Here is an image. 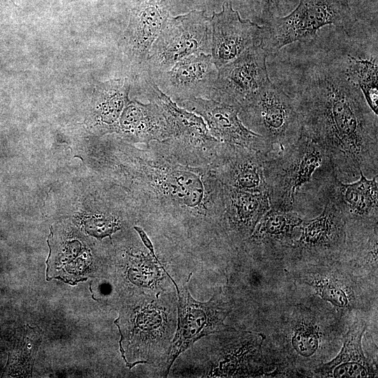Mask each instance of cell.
Here are the masks:
<instances>
[{
  "instance_id": "3",
  "label": "cell",
  "mask_w": 378,
  "mask_h": 378,
  "mask_svg": "<svg viewBox=\"0 0 378 378\" xmlns=\"http://www.w3.org/2000/svg\"><path fill=\"white\" fill-rule=\"evenodd\" d=\"M356 22L349 0H300L288 15H274L265 22L259 43L268 55H274L289 44L313 39L326 25L349 34Z\"/></svg>"
},
{
  "instance_id": "12",
  "label": "cell",
  "mask_w": 378,
  "mask_h": 378,
  "mask_svg": "<svg viewBox=\"0 0 378 378\" xmlns=\"http://www.w3.org/2000/svg\"><path fill=\"white\" fill-rule=\"evenodd\" d=\"M210 23L211 55L218 69L260 43L262 26L242 19L230 2L225 1L221 11L213 13Z\"/></svg>"
},
{
  "instance_id": "27",
  "label": "cell",
  "mask_w": 378,
  "mask_h": 378,
  "mask_svg": "<svg viewBox=\"0 0 378 378\" xmlns=\"http://www.w3.org/2000/svg\"><path fill=\"white\" fill-rule=\"evenodd\" d=\"M332 372L333 377H364L374 374L370 365L360 363H345L336 365L328 373Z\"/></svg>"
},
{
  "instance_id": "19",
  "label": "cell",
  "mask_w": 378,
  "mask_h": 378,
  "mask_svg": "<svg viewBox=\"0 0 378 378\" xmlns=\"http://www.w3.org/2000/svg\"><path fill=\"white\" fill-rule=\"evenodd\" d=\"M121 132L136 141L148 146L171 136V129L162 108L155 102H131L121 120Z\"/></svg>"
},
{
  "instance_id": "15",
  "label": "cell",
  "mask_w": 378,
  "mask_h": 378,
  "mask_svg": "<svg viewBox=\"0 0 378 378\" xmlns=\"http://www.w3.org/2000/svg\"><path fill=\"white\" fill-rule=\"evenodd\" d=\"M330 181V180H329ZM329 181L323 188L326 200L322 212L310 220H303L301 235L292 246L309 251L336 250L346 239V216L333 194Z\"/></svg>"
},
{
  "instance_id": "24",
  "label": "cell",
  "mask_w": 378,
  "mask_h": 378,
  "mask_svg": "<svg viewBox=\"0 0 378 378\" xmlns=\"http://www.w3.org/2000/svg\"><path fill=\"white\" fill-rule=\"evenodd\" d=\"M314 285L319 294L326 300L339 307H347L349 300L345 290L342 288V282L335 278L321 277L314 281Z\"/></svg>"
},
{
  "instance_id": "11",
  "label": "cell",
  "mask_w": 378,
  "mask_h": 378,
  "mask_svg": "<svg viewBox=\"0 0 378 378\" xmlns=\"http://www.w3.org/2000/svg\"><path fill=\"white\" fill-rule=\"evenodd\" d=\"M210 54L186 57L167 71L147 76L174 102L191 98L210 99L218 76Z\"/></svg>"
},
{
  "instance_id": "9",
  "label": "cell",
  "mask_w": 378,
  "mask_h": 378,
  "mask_svg": "<svg viewBox=\"0 0 378 378\" xmlns=\"http://www.w3.org/2000/svg\"><path fill=\"white\" fill-rule=\"evenodd\" d=\"M178 294V327L167 360V374L176 359L201 337L230 327L223 323L230 309L217 295L209 301L200 302L192 298L188 286L179 288Z\"/></svg>"
},
{
  "instance_id": "10",
  "label": "cell",
  "mask_w": 378,
  "mask_h": 378,
  "mask_svg": "<svg viewBox=\"0 0 378 378\" xmlns=\"http://www.w3.org/2000/svg\"><path fill=\"white\" fill-rule=\"evenodd\" d=\"M176 104L201 116L211 135L220 142L248 148L262 153L265 156L272 153L267 141L243 123L237 107L204 98H191Z\"/></svg>"
},
{
  "instance_id": "7",
  "label": "cell",
  "mask_w": 378,
  "mask_h": 378,
  "mask_svg": "<svg viewBox=\"0 0 378 378\" xmlns=\"http://www.w3.org/2000/svg\"><path fill=\"white\" fill-rule=\"evenodd\" d=\"M239 118L267 141L272 148L269 155L293 144L300 134L293 97L272 82L254 96L240 111Z\"/></svg>"
},
{
  "instance_id": "1",
  "label": "cell",
  "mask_w": 378,
  "mask_h": 378,
  "mask_svg": "<svg viewBox=\"0 0 378 378\" xmlns=\"http://www.w3.org/2000/svg\"><path fill=\"white\" fill-rule=\"evenodd\" d=\"M306 71L293 97L300 134L324 151L337 179L360 172L377 175L378 120L360 88L345 71V60L322 62Z\"/></svg>"
},
{
  "instance_id": "18",
  "label": "cell",
  "mask_w": 378,
  "mask_h": 378,
  "mask_svg": "<svg viewBox=\"0 0 378 378\" xmlns=\"http://www.w3.org/2000/svg\"><path fill=\"white\" fill-rule=\"evenodd\" d=\"M377 175L368 179L362 172L359 178L344 183L334 173L330 179V187L344 210L348 222L365 225L377 224L378 184Z\"/></svg>"
},
{
  "instance_id": "23",
  "label": "cell",
  "mask_w": 378,
  "mask_h": 378,
  "mask_svg": "<svg viewBox=\"0 0 378 378\" xmlns=\"http://www.w3.org/2000/svg\"><path fill=\"white\" fill-rule=\"evenodd\" d=\"M366 328L363 321L354 323L347 332L340 353L332 361L323 365L320 372L328 373L336 365L345 363L370 365L361 348V337Z\"/></svg>"
},
{
  "instance_id": "20",
  "label": "cell",
  "mask_w": 378,
  "mask_h": 378,
  "mask_svg": "<svg viewBox=\"0 0 378 378\" xmlns=\"http://www.w3.org/2000/svg\"><path fill=\"white\" fill-rule=\"evenodd\" d=\"M303 219L293 211L270 208L261 218L248 239L258 244L293 246L294 233L300 229Z\"/></svg>"
},
{
  "instance_id": "25",
  "label": "cell",
  "mask_w": 378,
  "mask_h": 378,
  "mask_svg": "<svg viewBox=\"0 0 378 378\" xmlns=\"http://www.w3.org/2000/svg\"><path fill=\"white\" fill-rule=\"evenodd\" d=\"M318 339V331L312 326L306 325L295 329L292 342L298 353L309 356L316 350Z\"/></svg>"
},
{
  "instance_id": "4",
  "label": "cell",
  "mask_w": 378,
  "mask_h": 378,
  "mask_svg": "<svg viewBox=\"0 0 378 378\" xmlns=\"http://www.w3.org/2000/svg\"><path fill=\"white\" fill-rule=\"evenodd\" d=\"M328 164L323 149L302 134L291 145L265 157L264 172L271 208L292 211L300 190Z\"/></svg>"
},
{
  "instance_id": "14",
  "label": "cell",
  "mask_w": 378,
  "mask_h": 378,
  "mask_svg": "<svg viewBox=\"0 0 378 378\" xmlns=\"http://www.w3.org/2000/svg\"><path fill=\"white\" fill-rule=\"evenodd\" d=\"M172 16L167 0H136L125 33V50L143 69L150 50Z\"/></svg>"
},
{
  "instance_id": "17",
  "label": "cell",
  "mask_w": 378,
  "mask_h": 378,
  "mask_svg": "<svg viewBox=\"0 0 378 378\" xmlns=\"http://www.w3.org/2000/svg\"><path fill=\"white\" fill-rule=\"evenodd\" d=\"M115 323L120 330V351L127 365L131 368L142 363L141 352L148 349L149 341L155 338L162 323L160 312L150 309L148 305H130L121 312Z\"/></svg>"
},
{
  "instance_id": "13",
  "label": "cell",
  "mask_w": 378,
  "mask_h": 378,
  "mask_svg": "<svg viewBox=\"0 0 378 378\" xmlns=\"http://www.w3.org/2000/svg\"><path fill=\"white\" fill-rule=\"evenodd\" d=\"M265 158L259 151L221 142L209 167L223 186L250 192H268Z\"/></svg>"
},
{
  "instance_id": "8",
  "label": "cell",
  "mask_w": 378,
  "mask_h": 378,
  "mask_svg": "<svg viewBox=\"0 0 378 378\" xmlns=\"http://www.w3.org/2000/svg\"><path fill=\"white\" fill-rule=\"evenodd\" d=\"M268 56L260 43L255 44L221 66L210 99L236 106L241 111L272 83L267 68Z\"/></svg>"
},
{
  "instance_id": "5",
  "label": "cell",
  "mask_w": 378,
  "mask_h": 378,
  "mask_svg": "<svg viewBox=\"0 0 378 378\" xmlns=\"http://www.w3.org/2000/svg\"><path fill=\"white\" fill-rule=\"evenodd\" d=\"M145 81L148 100L162 108L170 126L171 136L161 144L182 163L209 166L221 142L211 135L204 119L179 106L148 78Z\"/></svg>"
},
{
  "instance_id": "28",
  "label": "cell",
  "mask_w": 378,
  "mask_h": 378,
  "mask_svg": "<svg viewBox=\"0 0 378 378\" xmlns=\"http://www.w3.org/2000/svg\"><path fill=\"white\" fill-rule=\"evenodd\" d=\"M259 8L266 18L274 16V13L279 9L284 0H248Z\"/></svg>"
},
{
  "instance_id": "22",
  "label": "cell",
  "mask_w": 378,
  "mask_h": 378,
  "mask_svg": "<svg viewBox=\"0 0 378 378\" xmlns=\"http://www.w3.org/2000/svg\"><path fill=\"white\" fill-rule=\"evenodd\" d=\"M78 246L74 251H66L55 254L50 252L47 260V279H60L74 284L83 279L86 274L91 260L89 255H83Z\"/></svg>"
},
{
  "instance_id": "16",
  "label": "cell",
  "mask_w": 378,
  "mask_h": 378,
  "mask_svg": "<svg viewBox=\"0 0 378 378\" xmlns=\"http://www.w3.org/2000/svg\"><path fill=\"white\" fill-rule=\"evenodd\" d=\"M223 192L222 230L235 240L248 239L271 208L268 192H250L226 186Z\"/></svg>"
},
{
  "instance_id": "21",
  "label": "cell",
  "mask_w": 378,
  "mask_h": 378,
  "mask_svg": "<svg viewBox=\"0 0 378 378\" xmlns=\"http://www.w3.org/2000/svg\"><path fill=\"white\" fill-rule=\"evenodd\" d=\"M345 71L349 80L360 88L372 111L377 115V57L361 58L347 55Z\"/></svg>"
},
{
  "instance_id": "2",
  "label": "cell",
  "mask_w": 378,
  "mask_h": 378,
  "mask_svg": "<svg viewBox=\"0 0 378 378\" xmlns=\"http://www.w3.org/2000/svg\"><path fill=\"white\" fill-rule=\"evenodd\" d=\"M124 170L139 207L148 218L204 232L221 229L223 186L209 166L182 163L158 141L132 150Z\"/></svg>"
},
{
  "instance_id": "6",
  "label": "cell",
  "mask_w": 378,
  "mask_h": 378,
  "mask_svg": "<svg viewBox=\"0 0 378 378\" xmlns=\"http://www.w3.org/2000/svg\"><path fill=\"white\" fill-rule=\"evenodd\" d=\"M204 10H193L171 16L152 46L142 69L150 76L171 69L190 55H211L210 18Z\"/></svg>"
},
{
  "instance_id": "26",
  "label": "cell",
  "mask_w": 378,
  "mask_h": 378,
  "mask_svg": "<svg viewBox=\"0 0 378 378\" xmlns=\"http://www.w3.org/2000/svg\"><path fill=\"white\" fill-rule=\"evenodd\" d=\"M120 229L118 220L112 216H101L89 220L86 223L87 232L97 238L102 239Z\"/></svg>"
}]
</instances>
